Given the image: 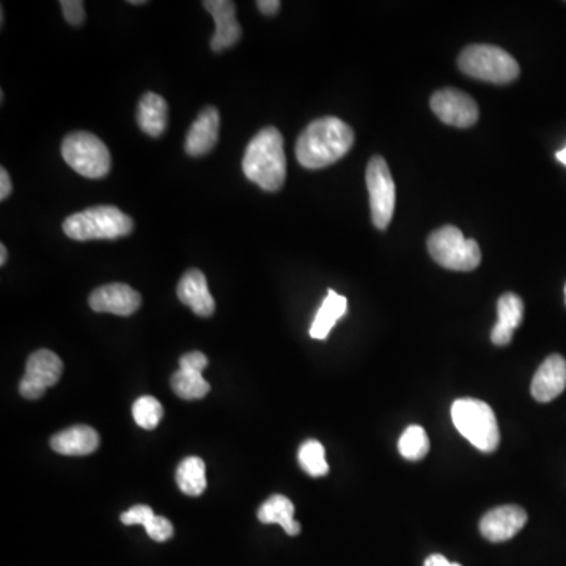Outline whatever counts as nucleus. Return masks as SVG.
<instances>
[{
	"label": "nucleus",
	"instance_id": "obj_30",
	"mask_svg": "<svg viewBox=\"0 0 566 566\" xmlns=\"http://www.w3.org/2000/svg\"><path fill=\"white\" fill-rule=\"evenodd\" d=\"M12 191L13 186L12 180H10V175H8L7 170L2 167V169H0V200H2V202L7 200L8 197H10V194H12Z\"/></svg>",
	"mask_w": 566,
	"mask_h": 566
},
{
	"label": "nucleus",
	"instance_id": "obj_7",
	"mask_svg": "<svg viewBox=\"0 0 566 566\" xmlns=\"http://www.w3.org/2000/svg\"><path fill=\"white\" fill-rule=\"evenodd\" d=\"M62 156L82 177L100 180L111 172V153L103 140L87 131L68 134L62 142Z\"/></svg>",
	"mask_w": 566,
	"mask_h": 566
},
{
	"label": "nucleus",
	"instance_id": "obj_3",
	"mask_svg": "<svg viewBox=\"0 0 566 566\" xmlns=\"http://www.w3.org/2000/svg\"><path fill=\"white\" fill-rule=\"evenodd\" d=\"M134 221L117 206L104 205L71 214L63 222V232L74 241L117 239L133 232Z\"/></svg>",
	"mask_w": 566,
	"mask_h": 566
},
{
	"label": "nucleus",
	"instance_id": "obj_34",
	"mask_svg": "<svg viewBox=\"0 0 566 566\" xmlns=\"http://www.w3.org/2000/svg\"><path fill=\"white\" fill-rule=\"evenodd\" d=\"M557 159L562 162L563 166H566V147L563 148V150H560L559 153H557Z\"/></svg>",
	"mask_w": 566,
	"mask_h": 566
},
{
	"label": "nucleus",
	"instance_id": "obj_4",
	"mask_svg": "<svg viewBox=\"0 0 566 566\" xmlns=\"http://www.w3.org/2000/svg\"><path fill=\"white\" fill-rule=\"evenodd\" d=\"M452 420L475 449L493 453L500 444L499 423L493 408L482 400L460 398L452 406Z\"/></svg>",
	"mask_w": 566,
	"mask_h": 566
},
{
	"label": "nucleus",
	"instance_id": "obj_9",
	"mask_svg": "<svg viewBox=\"0 0 566 566\" xmlns=\"http://www.w3.org/2000/svg\"><path fill=\"white\" fill-rule=\"evenodd\" d=\"M63 373V362L56 353L49 350L30 354L21 383L19 394L27 400H37L45 395L46 389L56 386Z\"/></svg>",
	"mask_w": 566,
	"mask_h": 566
},
{
	"label": "nucleus",
	"instance_id": "obj_18",
	"mask_svg": "<svg viewBox=\"0 0 566 566\" xmlns=\"http://www.w3.org/2000/svg\"><path fill=\"white\" fill-rule=\"evenodd\" d=\"M499 320L491 331V342L497 346H505L513 340V334L524 318V302L515 293H505L497 302Z\"/></svg>",
	"mask_w": 566,
	"mask_h": 566
},
{
	"label": "nucleus",
	"instance_id": "obj_23",
	"mask_svg": "<svg viewBox=\"0 0 566 566\" xmlns=\"http://www.w3.org/2000/svg\"><path fill=\"white\" fill-rule=\"evenodd\" d=\"M178 488L186 496L197 497L206 489L205 463L199 456H189L177 469Z\"/></svg>",
	"mask_w": 566,
	"mask_h": 566
},
{
	"label": "nucleus",
	"instance_id": "obj_2",
	"mask_svg": "<svg viewBox=\"0 0 566 566\" xmlns=\"http://www.w3.org/2000/svg\"><path fill=\"white\" fill-rule=\"evenodd\" d=\"M243 172L265 191L276 192L282 188L287 178V158L279 129L268 126L255 134L244 153Z\"/></svg>",
	"mask_w": 566,
	"mask_h": 566
},
{
	"label": "nucleus",
	"instance_id": "obj_24",
	"mask_svg": "<svg viewBox=\"0 0 566 566\" xmlns=\"http://www.w3.org/2000/svg\"><path fill=\"white\" fill-rule=\"evenodd\" d=\"M398 450L406 460H422L430 452V439H428L427 431L419 425H411V427L406 428L405 433L401 434L400 441H398Z\"/></svg>",
	"mask_w": 566,
	"mask_h": 566
},
{
	"label": "nucleus",
	"instance_id": "obj_13",
	"mask_svg": "<svg viewBox=\"0 0 566 566\" xmlns=\"http://www.w3.org/2000/svg\"><path fill=\"white\" fill-rule=\"evenodd\" d=\"M526 522L527 513L524 508L518 505H504V507L488 511L483 516L480 521V532L486 540L502 543V541L511 540L516 533L521 532Z\"/></svg>",
	"mask_w": 566,
	"mask_h": 566
},
{
	"label": "nucleus",
	"instance_id": "obj_28",
	"mask_svg": "<svg viewBox=\"0 0 566 566\" xmlns=\"http://www.w3.org/2000/svg\"><path fill=\"white\" fill-rule=\"evenodd\" d=\"M60 7L67 23L71 26H81L85 23L84 2L81 0H62Z\"/></svg>",
	"mask_w": 566,
	"mask_h": 566
},
{
	"label": "nucleus",
	"instance_id": "obj_16",
	"mask_svg": "<svg viewBox=\"0 0 566 566\" xmlns=\"http://www.w3.org/2000/svg\"><path fill=\"white\" fill-rule=\"evenodd\" d=\"M566 389V361L560 354H552L533 376L530 392L540 403H549Z\"/></svg>",
	"mask_w": 566,
	"mask_h": 566
},
{
	"label": "nucleus",
	"instance_id": "obj_33",
	"mask_svg": "<svg viewBox=\"0 0 566 566\" xmlns=\"http://www.w3.org/2000/svg\"><path fill=\"white\" fill-rule=\"evenodd\" d=\"M7 258V246H5V244H0V265L5 266V263H7Z\"/></svg>",
	"mask_w": 566,
	"mask_h": 566
},
{
	"label": "nucleus",
	"instance_id": "obj_17",
	"mask_svg": "<svg viewBox=\"0 0 566 566\" xmlns=\"http://www.w3.org/2000/svg\"><path fill=\"white\" fill-rule=\"evenodd\" d=\"M177 295L184 306L191 307L192 312L199 317L210 318L216 309L205 274L200 269L184 272L178 283Z\"/></svg>",
	"mask_w": 566,
	"mask_h": 566
},
{
	"label": "nucleus",
	"instance_id": "obj_22",
	"mask_svg": "<svg viewBox=\"0 0 566 566\" xmlns=\"http://www.w3.org/2000/svg\"><path fill=\"white\" fill-rule=\"evenodd\" d=\"M346 312H348V301L345 296L335 293L334 290H328V296L324 298L317 315L313 318L310 337L315 340L328 339L329 332L340 318L345 317Z\"/></svg>",
	"mask_w": 566,
	"mask_h": 566
},
{
	"label": "nucleus",
	"instance_id": "obj_25",
	"mask_svg": "<svg viewBox=\"0 0 566 566\" xmlns=\"http://www.w3.org/2000/svg\"><path fill=\"white\" fill-rule=\"evenodd\" d=\"M299 464L310 477H324L329 472V464L324 455L321 442L310 439L301 445L298 453Z\"/></svg>",
	"mask_w": 566,
	"mask_h": 566
},
{
	"label": "nucleus",
	"instance_id": "obj_5",
	"mask_svg": "<svg viewBox=\"0 0 566 566\" xmlns=\"http://www.w3.org/2000/svg\"><path fill=\"white\" fill-rule=\"evenodd\" d=\"M458 67L467 76L491 84H510L519 76L518 62L493 45L467 46L458 57Z\"/></svg>",
	"mask_w": 566,
	"mask_h": 566
},
{
	"label": "nucleus",
	"instance_id": "obj_1",
	"mask_svg": "<svg viewBox=\"0 0 566 566\" xmlns=\"http://www.w3.org/2000/svg\"><path fill=\"white\" fill-rule=\"evenodd\" d=\"M354 144V131L337 117L318 118L296 142V158L306 169L317 170L340 161Z\"/></svg>",
	"mask_w": 566,
	"mask_h": 566
},
{
	"label": "nucleus",
	"instance_id": "obj_27",
	"mask_svg": "<svg viewBox=\"0 0 566 566\" xmlns=\"http://www.w3.org/2000/svg\"><path fill=\"white\" fill-rule=\"evenodd\" d=\"M142 526L147 530L148 537L153 541H158V543L170 540L173 537L172 522L164 516H156L155 513H151Z\"/></svg>",
	"mask_w": 566,
	"mask_h": 566
},
{
	"label": "nucleus",
	"instance_id": "obj_6",
	"mask_svg": "<svg viewBox=\"0 0 566 566\" xmlns=\"http://www.w3.org/2000/svg\"><path fill=\"white\" fill-rule=\"evenodd\" d=\"M428 252L438 265L452 271H474L482 261L475 239L464 238L460 228L445 225L428 236Z\"/></svg>",
	"mask_w": 566,
	"mask_h": 566
},
{
	"label": "nucleus",
	"instance_id": "obj_32",
	"mask_svg": "<svg viewBox=\"0 0 566 566\" xmlns=\"http://www.w3.org/2000/svg\"><path fill=\"white\" fill-rule=\"evenodd\" d=\"M425 566H461L458 563L449 562V560L445 559L444 555L441 554H433L425 560Z\"/></svg>",
	"mask_w": 566,
	"mask_h": 566
},
{
	"label": "nucleus",
	"instance_id": "obj_15",
	"mask_svg": "<svg viewBox=\"0 0 566 566\" xmlns=\"http://www.w3.org/2000/svg\"><path fill=\"white\" fill-rule=\"evenodd\" d=\"M219 126H221V115L216 107L208 106L200 112L189 128L188 136L184 140V150L192 158L210 153L216 147L219 139Z\"/></svg>",
	"mask_w": 566,
	"mask_h": 566
},
{
	"label": "nucleus",
	"instance_id": "obj_26",
	"mask_svg": "<svg viewBox=\"0 0 566 566\" xmlns=\"http://www.w3.org/2000/svg\"><path fill=\"white\" fill-rule=\"evenodd\" d=\"M164 416V408L156 398L140 397L137 398L133 406V417L137 425L144 430H155Z\"/></svg>",
	"mask_w": 566,
	"mask_h": 566
},
{
	"label": "nucleus",
	"instance_id": "obj_29",
	"mask_svg": "<svg viewBox=\"0 0 566 566\" xmlns=\"http://www.w3.org/2000/svg\"><path fill=\"white\" fill-rule=\"evenodd\" d=\"M151 513L153 510L148 505H136L123 513L122 522L125 526H142Z\"/></svg>",
	"mask_w": 566,
	"mask_h": 566
},
{
	"label": "nucleus",
	"instance_id": "obj_11",
	"mask_svg": "<svg viewBox=\"0 0 566 566\" xmlns=\"http://www.w3.org/2000/svg\"><path fill=\"white\" fill-rule=\"evenodd\" d=\"M208 367V357L200 351L184 354L180 359V370L173 373L170 386L183 400H199L210 392V383L202 372Z\"/></svg>",
	"mask_w": 566,
	"mask_h": 566
},
{
	"label": "nucleus",
	"instance_id": "obj_36",
	"mask_svg": "<svg viewBox=\"0 0 566 566\" xmlns=\"http://www.w3.org/2000/svg\"><path fill=\"white\" fill-rule=\"evenodd\" d=\"M565 302H566V287H565Z\"/></svg>",
	"mask_w": 566,
	"mask_h": 566
},
{
	"label": "nucleus",
	"instance_id": "obj_8",
	"mask_svg": "<svg viewBox=\"0 0 566 566\" xmlns=\"http://www.w3.org/2000/svg\"><path fill=\"white\" fill-rule=\"evenodd\" d=\"M367 188L370 194L373 224L379 230L389 227L395 211V183L386 159L373 156L367 166Z\"/></svg>",
	"mask_w": 566,
	"mask_h": 566
},
{
	"label": "nucleus",
	"instance_id": "obj_14",
	"mask_svg": "<svg viewBox=\"0 0 566 566\" xmlns=\"http://www.w3.org/2000/svg\"><path fill=\"white\" fill-rule=\"evenodd\" d=\"M206 12L211 13L216 23V32L210 45L214 52H222L233 48L241 40V26L236 21V5L230 0H206L203 2Z\"/></svg>",
	"mask_w": 566,
	"mask_h": 566
},
{
	"label": "nucleus",
	"instance_id": "obj_21",
	"mask_svg": "<svg viewBox=\"0 0 566 566\" xmlns=\"http://www.w3.org/2000/svg\"><path fill=\"white\" fill-rule=\"evenodd\" d=\"M257 518L263 524H279L291 537H296L301 532L299 522L295 521V505L288 497L280 494L269 497L265 504L258 508Z\"/></svg>",
	"mask_w": 566,
	"mask_h": 566
},
{
	"label": "nucleus",
	"instance_id": "obj_20",
	"mask_svg": "<svg viewBox=\"0 0 566 566\" xmlns=\"http://www.w3.org/2000/svg\"><path fill=\"white\" fill-rule=\"evenodd\" d=\"M169 107L166 100L156 93H145L137 106V123L151 137H159L167 128Z\"/></svg>",
	"mask_w": 566,
	"mask_h": 566
},
{
	"label": "nucleus",
	"instance_id": "obj_19",
	"mask_svg": "<svg viewBox=\"0 0 566 566\" xmlns=\"http://www.w3.org/2000/svg\"><path fill=\"white\" fill-rule=\"evenodd\" d=\"M51 447L60 455H90L100 447V436L92 427L78 425V427L68 428L52 436Z\"/></svg>",
	"mask_w": 566,
	"mask_h": 566
},
{
	"label": "nucleus",
	"instance_id": "obj_31",
	"mask_svg": "<svg viewBox=\"0 0 566 566\" xmlns=\"http://www.w3.org/2000/svg\"><path fill=\"white\" fill-rule=\"evenodd\" d=\"M257 7L263 15L274 16L280 10V2L279 0H260L257 2Z\"/></svg>",
	"mask_w": 566,
	"mask_h": 566
},
{
	"label": "nucleus",
	"instance_id": "obj_35",
	"mask_svg": "<svg viewBox=\"0 0 566 566\" xmlns=\"http://www.w3.org/2000/svg\"><path fill=\"white\" fill-rule=\"evenodd\" d=\"M129 4H131V5H145V4H147V0H129Z\"/></svg>",
	"mask_w": 566,
	"mask_h": 566
},
{
	"label": "nucleus",
	"instance_id": "obj_12",
	"mask_svg": "<svg viewBox=\"0 0 566 566\" xmlns=\"http://www.w3.org/2000/svg\"><path fill=\"white\" fill-rule=\"evenodd\" d=\"M89 304L92 310L98 313H114L118 317H129L139 310L142 298L126 283H109L93 291Z\"/></svg>",
	"mask_w": 566,
	"mask_h": 566
},
{
	"label": "nucleus",
	"instance_id": "obj_10",
	"mask_svg": "<svg viewBox=\"0 0 566 566\" xmlns=\"http://www.w3.org/2000/svg\"><path fill=\"white\" fill-rule=\"evenodd\" d=\"M431 109L445 125L469 128L478 120L474 98L456 89H444L431 96Z\"/></svg>",
	"mask_w": 566,
	"mask_h": 566
}]
</instances>
